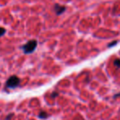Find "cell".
I'll list each match as a JSON object with an SVG mask.
<instances>
[{
  "instance_id": "10",
  "label": "cell",
  "mask_w": 120,
  "mask_h": 120,
  "mask_svg": "<svg viewBox=\"0 0 120 120\" xmlns=\"http://www.w3.org/2000/svg\"><path fill=\"white\" fill-rule=\"evenodd\" d=\"M117 97H120V93L116 94V95H114V98H117Z\"/></svg>"
},
{
  "instance_id": "8",
  "label": "cell",
  "mask_w": 120,
  "mask_h": 120,
  "mask_svg": "<svg viewBox=\"0 0 120 120\" xmlns=\"http://www.w3.org/2000/svg\"><path fill=\"white\" fill-rule=\"evenodd\" d=\"M13 116H14L13 113H10L8 116H7V118H6V120H10L11 118H12V117H13Z\"/></svg>"
},
{
  "instance_id": "2",
  "label": "cell",
  "mask_w": 120,
  "mask_h": 120,
  "mask_svg": "<svg viewBox=\"0 0 120 120\" xmlns=\"http://www.w3.org/2000/svg\"><path fill=\"white\" fill-rule=\"evenodd\" d=\"M20 79L17 76H12L10 77L8 81L6 82V87L8 89H14L17 88L19 85H20Z\"/></svg>"
},
{
  "instance_id": "9",
  "label": "cell",
  "mask_w": 120,
  "mask_h": 120,
  "mask_svg": "<svg viewBox=\"0 0 120 120\" xmlns=\"http://www.w3.org/2000/svg\"><path fill=\"white\" fill-rule=\"evenodd\" d=\"M58 95V93H57V92H53L51 96L53 97V98H55V97H57Z\"/></svg>"
},
{
  "instance_id": "5",
  "label": "cell",
  "mask_w": 120,
  "mask_h": 120,
  "mask_svg": "<svg viewBox=\"0 0 120 120\" xmlns=\"http://www.w3.org/2000/svg\"><path fill=\"white\" fill-rule=\"evenodd\" d=\"M113 64H114L117 68H120V59H118V58L115 59L114 62H113Z\"/></svg>"
},
{
  "instance_id": "1",
  "label": "cell",
  "mask_w": 120,
  "mask_h": 120,
  "mask_svg": "<svg viewBox=\"0 0 120 120\" xmlns=\"http://www.w3.org/2000/svg\"><path fill=\"white\" fill-rule=\"evenodd\" d=\"M37 47V41L35 40H29L27 43H26L24 45L22 46V49L26 54H29V53H33Z\"/></svg>"
},
{
  "instance_id": "3",
  "label": "cell",
  "mask_w": 120,
  "mask_h": 120,
  "mask_svg": "<svg viewBox=\"0 0 120 120\" xmlns=\"http://www.w3.org/2000/svg\"><path fill=\"white\" fill-rule=\"evenodd\" d=\"M67 8L65 6H62V5H59V4H55L54 5V11H55V13L56 15H61L63 14L64 12L66 11Z\"/></svg>"
},
{
  "instance_id": "4",
  "label": "cell",
  "mask_w": 120,
  "mask_h": 120,
  "mask_svg": "<svg viewBox=\"0 0 120 120\" xmlns=\"http://www.w3.org/2000/svg\"><path fill=\"white\" fill-rule=\"evenodd\" d=\"M47 117H48V114H47V113L45 111H41L40 113H39V118H42V119H45V118H46Z\"/></svg>"
},
{
  "instance_id": "7",
  "label": "cell",
  "mask_w": 120,
  "mask_h": 120,
  "mask_svg": "<svg viewBox=\"0 0 120 120\" xmlns=\"http://www.w3.org/2000/svg\"><path fill=\"white\" fill-rule=\"evenodd\" d=\"M117 44H118V41H117V40H115V41H113V42H112V43H110L109 45H108V47H109V48H111L112 46H114V45H116Z\"/></svg>"
},
{
  "instance_id": "6",
  "label": "cell",
  "mask_w": 120,
  "mask_h": 120,
  "mask_svg": "<svg viewBox=\"0 0 120 120\" xmlns=\"http://www.w3.org/2000/svg\"><path fill=\"white\" fill-rule=\"evenodd\" d=\"M5 33H6V29L3 28V27H0V37L3 36Z\"/></svg>"
}]
</instances>
